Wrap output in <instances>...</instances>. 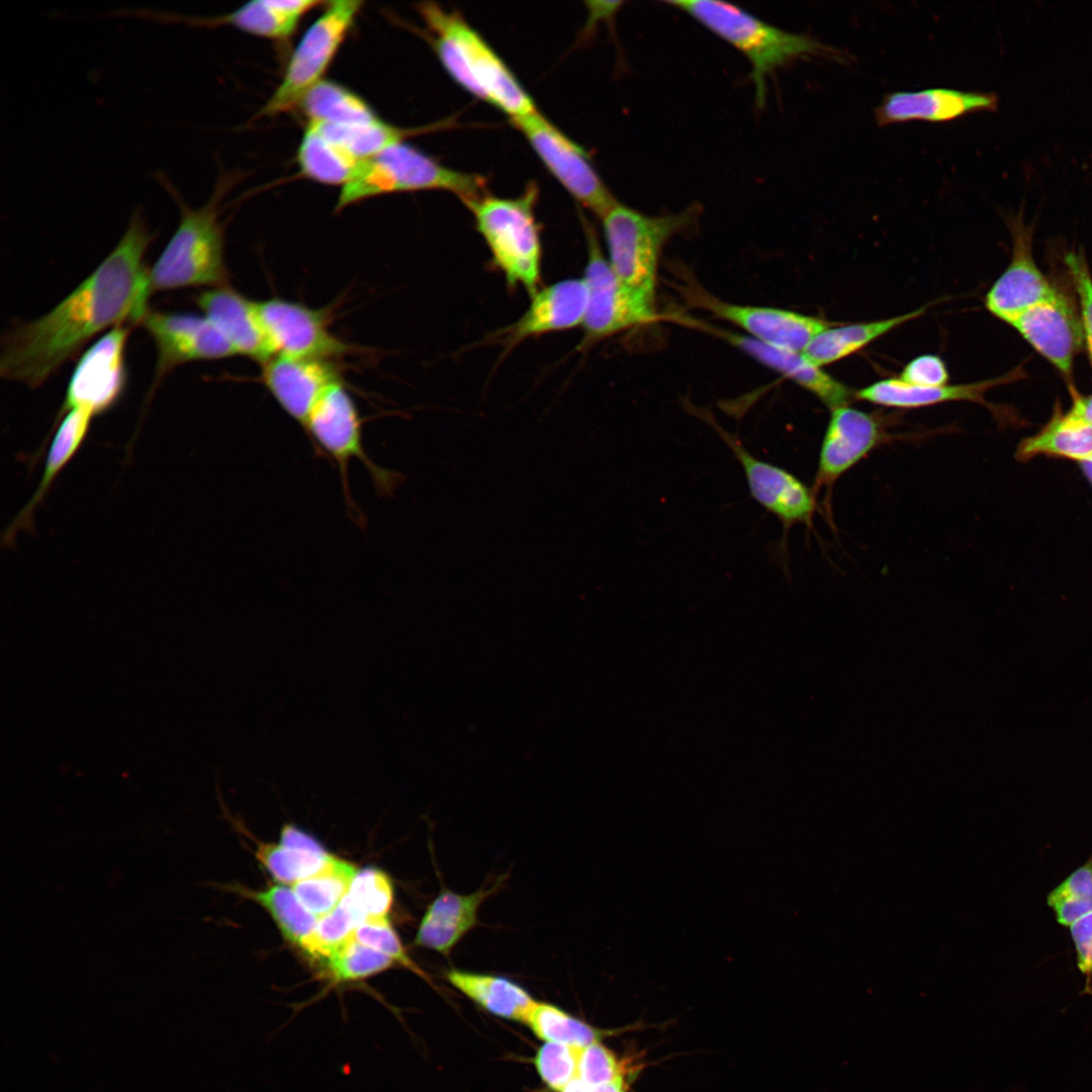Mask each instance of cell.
Returning <instances> with one entry per match:
<instances>
[{
    "mask_svg": "<svg viewBox=\"0 0 1092 1092\" xmlns=\"http://www.w3.org/2000/svg\"><path fill=\"white\" fill-rule=\"evenodd\" d=\"M153 239L135 209L113 250L74 290L47 313L6 332L2 378L37 388L98 334L140 324L149 309L145 256Z\"/></svg>",
    "mask_w": 1092,
    "mask_h": 1092,
    "instance_id": "cell-1",
    "label": "cell"
},
{
    "mask_svg": "<svg viewBox=\"0 0 1092 1092\" xmlns=\"http://www.w3.org/2000/svg\"><path fill=\"white\" fill-rule=\"evenodd\" d=\"M417 10L438 60L462 89L511 120L538 110L514 72L459 12L429 1Z\"/></svg>",
    "mask_w": 1092,
    "mask_h": 1092,
    "instance_id": "cell-2",
    "label": "cell"
},
{
    "mask_svg": "<svg viewBox=\"0 0 1092 1092\" xmlns=\"http://www.w3.org/2000/svg\"><path fill=\"white\" fill-rule=\"evenodd\" d=\"M154 176L179 208L180 218L170 241L150 268V294L185 287L208 289L228 285L218 206L233 177L220 176L210 199L203 206L192 208L165 173L158 171Z\"/></svg>",
    "mask_w": 1092,
    "mask_h": 1092,
    "instance_id": "cell-3",
    "label": "cell"
},
{
    "mask_svg": "<svg viewBox=\"0 0 1092 1092\" xmlns=\"http://www.w3.org/2000/svg\"><path fill=\"white\" fill-rule=\"evenodd\" d=\"M729 42L751 65L755 100L762 106L765 80L776 70L809 56L835 57V51L805 34L792 33L764 22L739 7L720 1H667Z\"/></svg>",
    "mask_w": 1092,
    "mask_h": 1092,
    "instance_id": "cell-4",
    "label": "cell"
},
{
    "mask_svg": "<svg viewBox=\"0 0 1092 1092\" xmlns=\"http://www.w3.org/2000/svg\"><path fill=\"white\" fill-rule=\"evenodd\" d=\"M538 186L531 182L515 197L488 192L465 203L477 232L491 254V261L512 287H523L531 296L538 291L542 245L535 214Z\"/></svg>",
    "mask_w": 1092,
    "mask_h": 1092,
    "instance_id": "cell-5",
    "label": "cell"
},
{
    "mask_svg": "<svg viewBox=\"0 0 1092 1092\" xmlns=\"http://www.w3.org/2000/svg\"><path fill=\"white\" fill-rule=\"evenodd\" d=\"M443 190L465 204L487 192L485 178L453 170L406 144H396L364 160L353 179L341 189L336 210L383 194Z\"/></svg>",
    "mask_w": 1092,
    "mask_h": 1092,
    "instance_id": "cell-6",
    "label": "cell"
},
{
    "mask_svg": "<svg viewBox=\"0 0 1092 1092\" xmlns=\"http://www.w3.org/2000/svg\"><path fill=\"white\" fill-rule=\"evenodd\" d=\"M362 426L363 419L354 399L345 385L337 381L317 399L303 428L314 453L337 464L349 515L360 526L365 524V517L352 497L351 462L358 460L364 465L381 496L393 494L405 479L402 473L383 468L370 458L364 448Z\"/></svg>",
    "mask_w": 1092,
    "mask_h": 1092,
    "instance_id": "cell-7",
    "label": "cell"
},
{
    "mask_svg": "<svg viewBox=\"0 0 1092 1092\" xmlns=\"http://www.w3.org/2000/svg\"><path fill=\"white\" fill-rule=\"evenodd\" d=\"M697 208L651 216L618 202L601 219L608 262L626 285L655 302L661 251L669 239L688 228Z\"/></svg>",
    "mask_w": 1092,
    "mask_h": 1092,
    "instance_id": "cell-8",
    "label": "cell"
},
{
    "mask_svg": "<svg viewBox=\"0 0 1092 1092\" xmlns=\"http://www.w3.org/2000/svg\"><path fill=\"white\" fill-rule=\"evenodd\" d=\"M362 1H329L293 51L284 76L260 110L275 116L298 107L303 97L324 79L340 47L352 28Z\"/></svg>",
    "mask_w": 1092,
    "mask_h": 1092,
    "instance_id": "cell-9",
    "label": "cell"
},
{
    "mask_svg": "<svg viewBox=\"0 0 1092 1092\" xmlns=\"http://www.w3.org/2000/svg\"><path fill=\"white\" fill-rule=\"evenodd\" d=\"M587 262L583 279L588 302L581 347L589 346L627 329L655 322V302L623 283L612 270L589 222L584 221Z\"/></svg>",
    "mask_w": 1092,
    "mask_h": 1092,
    "instance_id": "cell-10",
    "label": "cell"
},
{
    "mask_svg": "<svg viewBox=\"0 0 1092 1092\" xmlns=\"http://www.w3.org/2000/svg\"><path fill=\"white\" fill-rule=\"evenodd\" d=\"M551 175L583 207L602 218L618 201L582 147L536 110L511 120Z\"/></svg>",
    "mask_w": 1092,
    "mask_h": 1092,
    "instance_id": "cell-11",
    "label": "cell"
},
{
    "mask_svg": "<svg viewBox=\"0 0 1092 1092\" xmlns=\"http://www.w3.org/2000/svg\"><path fill=\"white\" fill-rule=\"evenodd\" d=\"M129 325L117 326L94 342L79 358L53 428L72 410L94 417L118 402L126 386L125 347Z\"/></svg>",
    "mask_w": 1092,
    "mask_h": 1092,
    "instance_id": "cell-12",
    "label": "cell"
},
{
    "mask_svg": "<svg viewBox=\"0 0 1092 1092\" xmlns=\"http://www.w3.org/2000/svg\"><path fill=\"white\" fill-rule=\"evenodd\" d=\"M140 325L156 346V382L184 364L237 355L230 342L205 315L149 308Z\"/></svg>",
    "mask_w": 1092,
    "mask_h": 1092,
    "instance_id": "cell-13",
    "label": "cell"
},
{
    "mask_svg": "<svg viewBox=\"0 0 1092 1092\" xmlns=\"http://www.w3.org/2000/svg\"><path fill=\"white\" fill-rule=\"evenodd\" d=\"M257 304L274 356L330 360L353 350L331 332L324 309L277 297Z\"/></svg>",
    "mask_w": 1092,
    "mask_h": 1092,
    "instance_id": "cell-14",
    "label": "cell"
},
{
    "mask_svg": "<svg viewBox=\"0 0 1092 1092\" xmlns=\"http://www.w3.org/2000/svg\"><path fill=\"white\" fill-rule=\"evenodd\" d=\"M686 293L695 305L734 324L753 340L798 353L819 333L838 324L788 309L727 302L697 287Z\"/></svg>",
    "mask_w": 1092,
    "mask_h": 1092,
    "instance_id": "cell-15",
    "label": "cell"
},
{
    "mask_svg": "<svg viewBox=\"0 0 1092 1092\" xmlns=\"http://www.w3.org/2000/svg\"><path fill=\"white\" fill-rule=\"evenodd\" d=\"M709 421L741 465L751 496L775 515L786 530L796 524L810 526L816 509L812 487L786 469L756 458L736 436L714 420Z\"/></svg>",
    "mask_w": 1092,
    "mask_h": 1092,
    "instance_id": "cell-16",
    "label": "cell"
},
{
    "mask_svg": "<svg viewBox=\"0 0 1092 1092\" xmlns=\"http://www.w3.org/2000/svg\"><path fill=\"white\" fill-rule=\"evenodd\" d=\"M1021 214L1006 217L1012 238L1011 261L986 295L988 310L1010 325L1057 291L1034 262L1033 226L1024 224Z\"/></svg>",
    "mask_w": 1092,
    "mask_h": 1092,
    "instance_id": "cell-17",
    "label": "cell"
},
{
    "mask_svg": "<svg viewBox=\"0 0 1092 1092\" xmlns=\"http://www.w3.org/2000/svg\"><path fill=\"white\" fill-rule=\"evenodd\" d=\"M320 5L322 2L318 0H255L228 14L210 17L149 8L121 9L117 15L200 28L231 25L258 36L286 39L294 33L303 15Z\"/></svg>",
    "mask_w": 1092,
    "mask_h": 1092,
    "instance_id": "cell-18",
    "label": "cell"
},
{
    "mask_svg": "<svg viewBox=\"0 0 1092 1092\" xmlns=\"http://www.w3.org/2000/svg\"><path fill=\"white\" fill-rule=\"evenodd\" d=\"M887 438L872 414L843 405L831 410L822 440L813 492L830 487Z\"/></svg>",
    "mask_w": 1092,
    "mask_h": 1092,
    "instance_id": "cell-19",
    "label": "cell"
},
{
    "mask_svg": "<svg viewBox=\"0 0 1092 1092\" xmlns=\"http://www.w3.org/2000/svg\"><path fill=\"white\" fill-rule=\"evenodd\" d=\"M1011 326L1063 374L1071 375L1084 334L1080 314L1065 293L1057 289L1052 297L1026 310Z\"/></svg>",
    "mask_w": 1092,
    "mask_h": 1092,
    "instance_id": "cell-20",
    "label": "cell"
},
{
    "mask_svg": "<svg viewBox=\"0 0 1092 1092\" xmlns=\"http://www.w3.org/2000/svg\"><path fill=\"white\" fill-rule=\"evenodd\" d=\"M680 323L690 326L694 325L706 332H712L762 365L807 389L827 405L830 411L849 405L855 399V392L825 373L820 367L811 363L803 353L774 347L753 340L746 335L709 327L696 320L682 318Z\"/></svg>",
    "mask_w": 1092,
    "mask_h": 1092,
    "instance_id": "cell-21",
    "label": "cell"
},
{
    "mask_svg": "<svg viewBox=\"0 0 1092 1092\" xmlns=\"http://www.w3.org/2000/svg\"><path fill=\"white\" fill-rule=\"evenodd\" d=\"M262 365V382L302 429L317 399L340 381L338 370L330 360L273 356Z\"/></svg>",
    "mask_w": 1092,
    "mask_h": 1092,
    "instance_id": "cell-22",
    "label": "cell"
},
{
    "mask_svg": "<svg viewBox=\"0 0 1092 1092\" xmlns=\"http://www.w3.org/2000/svg\"><path fill=\"white\" fill-rule=\"evenodd\" d=\"M587 302L583 277L555 282L532 295L524 314L498 332V339L510 350L529 338L582 325Z\"/></svg>",
    "mask_w": 1092,
    "mask_h": 1092,
    "instance_id": "cell-23",
    "label": "cell"
},
{
    "mask_svg": "<svg viewBox=\"0 0 1092 1092\" xmlns=\"http://www.w3.org/2000/svg\"><path fill=\"white\" fill-rule=\"evenodd\" d=\"M197 306L225 337L237 355L264 364L274 356L263 328L257 301H252L229 285L203 289Z\"/></svg>",
    "mask_w": 1092,
    "mask_h": 1092,
    "instance_id": "cell-24",
    "label": "cell"
},
{
    "mask_svg": "<svg viewBox=\"0 0 1092 1092\" xmlns=\"http://www.w3.org/2000/svg\"><path fill=\"white\" fill-rule=\"evenodd\" d=\"M997 101L992 93L948 88L896 91L885 96L876 109V119L881 125L910 120L943 122L974 111L994 110Z\"/></svg>",
    "mask_w": 1092,
    "mask_h": 1092,
    "instance_id": "cell-25",
    "label": "cell"
},
{
    "mask_svg": "<svg viewBox=\"0 0 1092 1092\" xmlns=\"http://www.w3.org/2000/svg\"><path fill=\"white\" fill-rule=\"evenodd\" d=\"M502 882L470 894L443 888L428 905L414 944L448 957L456 944L478 923V910Z\"/></svg>",
    "mask_w": 1092,
    "mask_h": 1092,
    "instance_id": "cell-26",
    "label": "cell"
},
{
    "mask_svg": "<svg viewBox=\"0 0 1092 1092\" xmlns=\"http://www.w3.org/2000/svg\"><path fill=\"white\" fill-rule=\"evenodd\" d=\"M93 418L94 416L85 410L69 411L51 430L39 449L31 455L29 463L33 466L42 455L50 436L55 432L47 454L41 480L31 498L7 527L3 535L4 542L7 544L13 542L18 531L31 528L36 508L50 491L57 476L81 448Z\"/></svg>",
    "mask_w": 1092,
    "mask_h": 1092,
    "instance_id": "cell-27",
    "label": "cell"
},
{
    "mask_svg": "<svg viewBox=\"0 0 1092 1092\" xmlns=\"http://www.w3.org/2000/svg\"><path fill=\"white\" fill-rule=\"evenodd\" d=\"M1022 371L1018 368L1003 376L979 382L945 384L941 386H917L899 378L877 381L855 392V399L891 407L913 408L946 401L968 400L985 403L987 390L1013 379Z\"/></svg>",
    "mask_w": 1092,
    "mask_h": 1092,
    "instance_id": "cell-28",
    "label": "cell"
},
{
    "mask_svg": "<svg viewBox=\"0 0 1092 1092\" xmlns=\"http://www.w3.org/2000/svg\"><path fill=\"white\" fill-rule=\"evenodd\" d=\"M445 978L478 1006L505 1019L524 1023L536 1002L527 990L505 977L451 969Z\"/></svg>",
    "mask_w": 1092,
    "mask_h": 1092,
    "instance_id": "cell-29",
    "label": "cell"
},
{
    "mask_svg": "<svg viewBox=\"0 0 1092 1092\" xmlns=\"http://www.w3.org/2000/svg\"><path fill=\"white\" fill-rule=\"evenodd\" d=\"M925 307L879 321L839 325L836 324L815 336L803 355L814 365L836 362L860 350L881 336L923 314Z\"/></svg>",
    "mask_w": 1092,
    "mask_h": 1092,
    "instance_id": "cell-30",
    "label": "cell"
},
{
    "mask_svg": "<svg viewBox=\"0 0 1092 1092\" xmlns=\"http://www.w3.org/2000/svg\"><path fill=\"white\" fill-rule=\"evenodd\" d=\"M1038 455L1064 457L1079 463L1092 460V426L1070 412H1057L1037 434L1022 440L1016 450L1020 461Z\"/></svg>",
    "mask_w": 1092,
    "mask_h": 1092,
    "instance_id": "cell-31",
    "label": "cell"
},
{
    "mask_svg": "<svg viewBox=\"0 0 1092 1092\" xmlns=\"http://www.w3.org/2000/svg\"><path fill=\"white\" fill-rule=\"evenodd\" d=\"M363 161L326 138L315 125L306 124L297 151V163L306 178L343 187L353 179Z\"/></svg>",
    "mask_w": 1092,
    "mask_h": 1092,
    "instance_id": "cell-32",
    "label": "cell"
},
{
    "mask_svg": "<svg viewBox=\"0 0 1092 1092\" xmlns=\"http://www.w3.org/2000/svg\"><path fill=\"white\" fill-rule=\"evenodd\" d=\"M307 122L354 125L380 119L359 95L334 81L323 80L301 100Z\"/></svg>",
    "mask_w": 1092,
    "mask_h": 1092,
    "instance_id": "cell-33",
    "label": "cell"
},
{
    "mask_svg": "<svg viewBox=\"0 0 1092 1092\" xmlns=\"http://www.w3.org/2000/svg\"><path fill=\"white\" fill-rule=\"evenodd\" d=\"M358 872L354 863L330 854L316 873L293 884L292 890L303 906L320 919L339 905Z\"/></svg>",
    "mask_w": 1092,
    "mask_h": 1092,
    "instance_id": "cell-34",
    "label": "cell"
},
{
    "mask_svg": "<svg viewBox=\"0 0 1092 1092\" xmlns=\"http://www.w3.org/2000/svg\"><path fill=\"white\" fill-rule=\"evenodd\" d=\"M332 142L340 145L360 160L372 158L386 149L404 142L407 136L427 130L425 128H401L381 118L363 124L337 125L307 122Z\"/></svg>",
    "mask_w": 1092,
    "mask_h": 1092,
    "instance_id": "cell-35",
    "label": "cell"
},
{
    "mask_svg": "<svg viewBox=\"0 0 1092 1092\" xmlns=\"http://www.w3.org/2000/svg\"><path fill=\"white\" fill-rule=\"evenodd\" d=\"M248 897L265 908L285 939L300 947L317 924L318 918L303 906L293 890L285 886L273 885L262 891H249Z\"/></svg>",
    "mask_w": 1092,
    "mask_h": 1092,
    "instance_id": "cell-36",
    "label": "cell"
},
{
    "mask_svg": "<svg viewBox=\"0 0 1092 1092\" xmlns=\"http://www.w3.org/2000/svg\"><path fill=\"white\" fill-rule=\"evenodd\" d=\"M524 1023L545 1042L585 1048L600 1041V1030L571 1016L559 1007L536 1001Z\"/></svg>",
    "mask_w": 1092,
    "mask_h": 1092,
    "instance_id": "cell-37",
    "label": "cell"
},
{
    "mask_svg": "<svg viewBox=\"0 0 1092 1092\" xmlns=\"http://www.w3.org/2000/svg\"><path fill=\"white\" fill-rule=\"evenodd\" d=\"M256 856L275 880L284 884H295L316 873L330 853L324 847L301 848L279 842L260 843Z\"/></svg>",
    "mask_w": 1092,
    "mask_h": 1092,
    "instance_id": "cell-38",
    "label": "cell"
},
{
    "mask_svg": "<svg viewBox=\"0 0 1092 1092\" xmlns=\"http://www.w3.org/2000/svg\"><path fill=\"white\" fill-rule=\"evenodd\" d=\"M363 921L364 918L344 897L333 911L318 919L301 948L313 959L326 962L354 937Z\"/></svg>",
    "mask_w": 1092,
    "mask_h": 1092,
    "instance_id": "cell-39",
    "label": "cell"
},
{
    "mask_svg": "<svg viewBox=\"0 0 1092 1092\" xmlns=\"http://www.w3.org/2000/svg\"><path fill=\"white\" fill-rule=\"evenodd\" d=\"M324 964L327 977L335 986L369 978L390 969L395 963L353 937Z\"/></svg>",
    "mask_w": 1092,
    "mask_h": 1092,
    "instance_id": "cell-40",
    "label": "cell"
},
{
    "mask_svg": "<svg viewBox=\"0 0 1092 1092\" xmlns=\"http://www.w3.org/2000/svg\"><path fill=\"white\" fill-rule=\"evenodd\" d=\"M1048 904L1065 926L1092 912V859L1055 888L1048 896Z\"/></svg>",
    "mask_w": 1092,
    "mask_h": 1092,
    "instance_id": "cell-41",
    "label": "cell"
},
{
    "mask_svg": "<svg viewBox=\"0 0 1092 1092\" xmlns=\"http://www.w3.org/2000/svg\"><path fill=\"white\" fill-rule=\"evenodd\" d=\"M345 898L364 920L385 917L393 902V887L386 874L365 868L358 872Z\"/></svg>",
    "mask_w": 1092,
    "mask_h": 1092,
    "instance_id": "cell-42",
    "label": "cell"
},
{
    "mask_svg": "<svg viewBox=\"0 0 1092 1092\" xmlns=\"http://www.w3.org/2000/svg\"><path fill=\"white\" fill-rule=\"evenodd\" d=\"M581 1049L563 1043L545 1042L539 1048L534 1065L541 1080L554 1092H562L578 1078Z\"/></svg>",
    "mask_w": 1092,
    "mask_h": 1092,
    "instance_id": "cell-43",
    "label": "cell"
},
{
    "mask_svg": "<svg viewBox=\"0 0 1092 1092\" xmlns=\"http://www.w3.org/2000/svg\"><path fill=\"white\" fill-rule=\"evenodd\" d=\"M632 1060L621 1061L600 1041L582 1048L578 1061V1079L588 1087H597L623 1077H633L640 1066Z\"/></svg>",
    "mask_w": 1092,
    "mask_h": 1092,
    "instance_id": "cell-44",
    "label": "cell"
},
{
    "mask_svg": "<svg viewBox=\"0 0 1092 1092\" xmlns=\"http://www.w3.org/2000/svg\"><path fill=\"white\" fill-rule=\"evenodd\" d=\"M354 937L360 943L382 952L411 972L427 980V975L407 956L387 916L366 918L356 929Z\"/></svg>",
    "mask_w": 1092,
    "mask_h": 1092,
    "instance_id": "cell-45",
    "label": "cell"
},
{
    "mask_svg": "<svg viewBox=\"0 0 1092 1092\" xmlns=\"http://www.w3.org/2000/svg\"><path fill=\"white\" fill-rule=\"evenodd\" d=\"M1064 260L1079 298L1084 342L1092 363V277L1081 254L1070 252Z\"/></svg>",
    "mask_w": 1092,
    "mask_h": 1092,
    "instance_id": "cell-46",
    "label": "cell"
},
{
    "mask_svg": "<svg viewBox=\"0 0 1092 1092\" xmlns=\"http://www.w3.org/2000/svg\"><path fill=\"white\" fill-rule=\"evenodd\" d=\"M900 380L917 386H941L948 380L944 362L936 355H921L903 368Z\"/></svg>",
    "mask_w": 1092,
    "mask_h": 1092,
    "instance_id": "cell-47",
    "label": "cell"
},
{
    "mask_svg": "<svg viewBox=\"0 0 1092 1092\" xmlns=\"http://www.w3.org/2000/svg\"><path fill=\"white\" fill-rule=\"evenodd\" d=\"M1077 951L1078 967L1082 973H1092V912L1076 920L1070 926Z\"/></svg>",
    "mask_w": 1092,
    "mask_h": 1092,
    "instance_id": "cell-48",
    "label": "cell"
},
{
    "mask_svg": "<svg viewBox=\"0 0 1092 1092\" xmlns=\"http://www.w3.org/2000/svg\"><path fill=\"white\" fill-rule=\"evenodd\" d=\"M280 843L301 848L317 849L323 846L306 832L300 830L294 825L286 824L283 826L280 834Z\"/></svg>",
    "mask_w": 1092,
    "mask_h": 1092,
    "instance_id": "cell-49",
    "label": "cell"
},
{
    "mask_svg": "<svg viewBox=\"0 0 1092 1092\" xmlns=\"http://www.w3.org/2000/svg\"><path fill=\"white\" fill-rule=\"evenodd\" d=\"M1071 393L1073 402L1069 412L1084 423L1092 426V395H1082L1073 387H1071Z\"/></svg>",
    "mask_w": 1092,
    "mask_h": 1092,
    "instance_id": "cell-50",
    "label": "cell"
},
{
    "mask_svg": "<svg viewBox=\"0 0 1092 1092\" xmlns=\"http://www.w3.org/2000/svg\"><path fill=\"white\" fill-rule=\"evenodd\" d=\"M631 1078L623 1077L605 1085L589 1087V1092H626Z\"/></svg>",
    "mask_w": 1092,
    "mask_h": 1092,
    "instance_id": "cell-51",
    "label": "cell"
},
{
    "mask_svg": "<svg viewBox=\"0 0 1092 1092\" xmlns=\"http://www.w3.org/2000/svg\"><path fill=\"white\" fill-rule=\"evenodd\" d=\"M1082 471L1092 485V460L1080 462Z\"/></svg>",
    "mask_w": 1092,
    "mask_h": 1092,
    "instance_id": "cell-52",
    "label": "cell"
}]
</instances>
